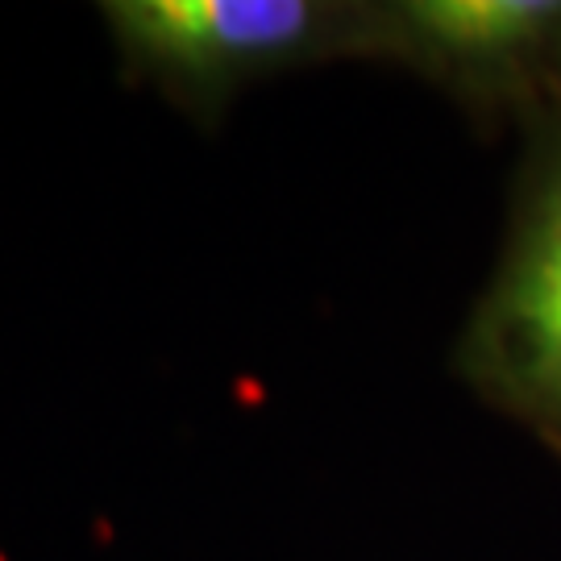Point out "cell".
Returning a JSON list of instances; mask_svg holds the SVG:
<instances>
[{"mask_svg":"<svg viewBox=\"0 0 561 561\" xmlns=\"http://www.w3.org/2000/svg\"><path fill=\"white\" fill-rule=\"evenodd\" d=\"M375 55L454 92L503 101L553 80L561 0H391L375 4Z\"/></svg>","mask_w":561,"mask_h":561,"instance_id":"3957f363","label":"cell"},{"mask_svg":"<svg viewBox=\"0 0 561 561\" xmlns=\"http://www.w3.org/2000/svg\"><path fill=\"white\" fill-rule=\"evenodd\" d=\"M458 366L482 400L561 458V134L524 175L503 259L458 345Z\"/></svg>","mask_w":561,"mask_h":561,"instance_id":"7a4b0ae2","label":"cell"},{"mask_svg":"<svg viewBox=\"0 0 561 561\" xmlns=\"http://www.w3.org/2000/svg\"><path fill=\"white\" fill-rule=\"evenodd\" d=\"M553 83H561V55H558V67H553Z\"/></svg>","mask_w":561,"mask_h":561,"instance_id":"277c9868","label":"cell"},{"mask_svg":"<svg viewBox=\"0 0 561 561\" xmlns=\"http://www.w3.org/2000/svg\"><path fill=\"white\" fill-rule=\"evenodd\" d=\"M129 80L213 121L245 83L308 62L375 55V4L341 0H108L101 4Z\"/></svg>","mask_w":561,"mask_h":561,"instance_id":"6da1fadb","label":"cell"}]
</instances>
